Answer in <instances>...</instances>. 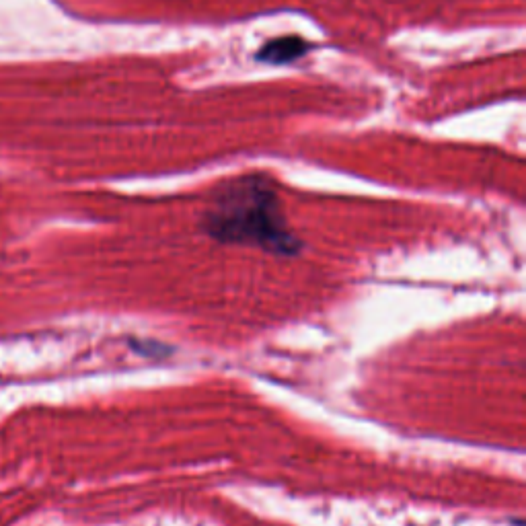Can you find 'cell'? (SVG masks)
<instances>
[{"mask_svg": "<svg viewBox=\"0 0 526 526\" xmlns=\"http://www.w3.org/2000/svg\"><path fill=\"white\" fill-rule=\"evenodd\" d=\"M309 52V44L300 40V37L288 35V37H278L261 48L257 54V60H263L268 64H288L298 60L300 56H305Z\"/></svg>", "mask_w": 526, "mask_h": 526, "instance_id": "cell-2", "label": "cell"}, {"mask_svg": "<svg viewBox=\"0 0 526 526\" xmlns=\"http://www.w3.org/2000/svg\"><path fill=\"white\" fill-rule=\"evenodd\" d=\"M204 233L227 245H249L276 255H298L303 243L290 231L274 185L261 175L227 183L202 218Z\"/></svg>", "mask_w": 526, "mask_h": 526, "instance_id": "cell-1", "label": "cell"}]
</instances>
